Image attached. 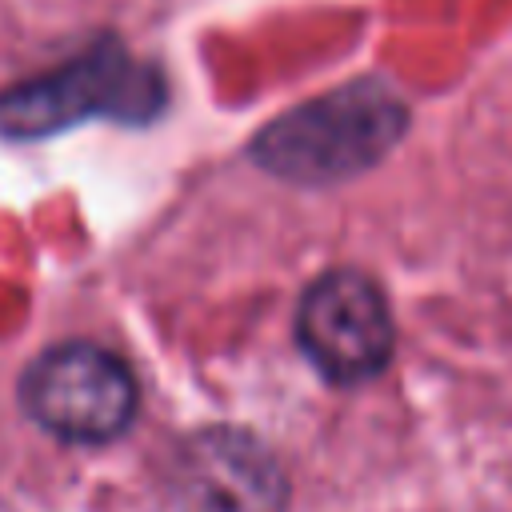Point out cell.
Here are the masks:
<instances>
[{
  "label": "cell",
  "mask_w": 512,
  "mask_h": 512,
  "mask_svg": "<svg viewBox=\"0 0 512 512\" xmlns=\"http://www.w3.org/2000/svg\"><path fill=\"white\" fill-rule=\"evenodd\" d=\"M296 340L332 384H364L388 368L396 324L376 280L356 268H332L300 296Z\"/></svg>",
  "instance_id": "277c9868"
},
{
  "label": "cell",
  "mask_w": 512,
  "mask_h": 512,
  "mask_svg": "<svg viewBox=\"0 0 512 512\" xmlns=\"http://www.w3.org/2000/svg\"><path fill=\"white\" fill-rule=\"evenodd\" d=\"M404 124L408 108L396 92L376 80H356L268 124L252 152L284 180L328 184L376 164L404 136Z\"/></svg>",
  "instance_id": "6da1fadb"
},
{
  "label": "cell",
  "mask_w": 512,
  "mask_h": 512,
  "mask_svg": "<svg viewBox=\"0 0 512 512\" xmlns=\"http://www.w3.org/2000/svg\"><path fill=\"white\" fill-rule=\"evenodd\" d=\"M188 464L192 492L204 512H276L284 500L272 460L240 436H212Z\"/></svg>",
  "instance_id": "5b68a950"
},
{
  "label": "cell",
  "mask_w": 512,
  "mask_h": 512,
  "mask_svg": "<svg viewBox=\"0 0 512 512\" xmlns=\"http://www.w3.org/2000/svg\"><path fill=\"white\" fill-rule=\"evenodd\" d=\"M20 400L40 428L64 440L100 444L116 440L132 424L136 376L116 352L88 340H68L28 364Z\"/></svg>",
  "instance_id": "3957f363"
},
{
  "label": "cell",
  "mask_w": 512,
  "mask_h": 512,
  "mask_svg": "<svg viewBox=\"0 0 512 512\" xmlns=\"http://www.w3.org/2000/svg\"><path fill=\"white\" fill-rule=\"evenodd\" d=\"M160 104L164 80L156 68L136 64L116 40H100L72 64L8 88L0 96V128L8 136H44L92 112L148 120Z\"/></svg>",
  "instance_id": "7a4b0ae2"
}]
</instances>
